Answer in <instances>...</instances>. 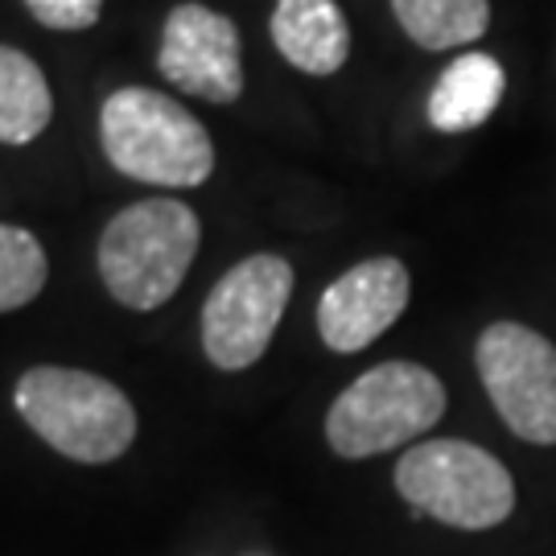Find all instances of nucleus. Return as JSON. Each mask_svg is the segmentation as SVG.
I'll use <instances>...</instances> for the list:
<instances>
[{
	"label": "nucleus",
	"instance_id": "1a4fd4ad",
	"mask_svg": "<svg viewBox=\"0 0 556 556\" xmlns=\"http://www.w3.org/2000/svg\"><path fill=\"white\" fill-rule=\"evenodd\" d=\"M413 277L396 256L358 260L321 293L318 334L338 355L367 351L379 334H388L408 309Z\"/></svg>",
	"mask_w": 556,
	"mask_h": 556
},
{
	"label": "nucleus",
	"instance_id": "9d476101",
	"mask_svg": "<svg viewBox=\"0 0 556 556\" xmlns=\"http://www.w3.org/2000/svg\"><path fill=\"white\" fill-rule=\"evenodd\" d=\"M268 29L280 59L318 79L338 75L351 54V25L334 0H277Z\"/></svg>",
	"mask_w": 556,
	"mask_h": 556
},
{
	"label": "nucleus",
	"instance_id": "ddd939ff",
	"mask_svg": "<svg viewBox=\"0 0 556 556\" xmlns=\"http://www.w3.org/2000/svg\"><path fill=\"white\" fill-rule=\"evenodd\" d=\"M392 13L420 50H457L486 34L491 0H392Z\"/></svg>",
	"mask_w": 556,
	"mask_h": 556
},
{
	"label": "nucleus",
	"instance_id": "f03ea898",
	"mask_svg": "<svg viewBox=\"0 0 556 556\" xmlns=\"http://www.w3.org/2000/svg\"><path fill=\"white\" fill-rule=\"evenodd\" d=\"M17 413L50 450L103 466L137 441V408L112 379L75 367H29L17 379Z\"/></svg>",
	"mask_w": 556,
	"mask_h": 556
},
{
	"label": "nucleus",
	"instance_id": "f257e3e1",
	"mask_svg": "<svg viewBox=\"0 0 556 556\" xmlns=\"http://www.w3.org/2000/svg\"><path fill=\"white\" fill-rule=\"evenodd\" d=\"M100 140L124 178L190 190L215 174V140L194 112L149 87H119L100 112Z\"/></svg>",
	"mask_w": 556,
	"mask_h": 556
},
{
	"label": "nucleus",
	"instance_id": "f8f14e48",
	"mask_svg": "<svg viewBox=\"0 0 556 556\" xmlns=\"http://www.w3.org/2000/svg\"><path fill=\"white\" fill-rule=\"evenodd\" d=\"M54 96L41 66L13 46H0V140L29 144L50 128Z\"/></svg>",
	"mask_w": 556,
	"mask_h": 556
},
{
	"label": "nucleus",
	"instance_id": "4468645a",
	"mask_svg": "<svg viewBox=\"0 0 556 556\" xmlns=\"http://www.w3.org/2000/svg\"><path fill=\"white\" fill-rule=\"evenodd\" d=\"M50 277V260L38 236L25 227L0 223V314H13L38 298Z\"/></svg>",
	"mask_w": 556,
	"mask_h": 556
},
{
	"label": "nucleus",
	"instance_id": "7ed1b4c3",
	"mask_svg": "<svg viewBox=\"0 0 556 556\" xmlns=\"http://www.w3.org/2000/svg\"><path fill=\"white\" fill-rule=\"evenodd\" d=\"M202 223L178 199H144L124 206L100 236V277L128 309H157L181 289L199 256Z\"/></svg>",
	"mask_w": 556,
	"mask_h": 556
},
{
	"label": "nucleus",
	"instance_id": "6e6552de",
	"mask_svg": "<svg viewBox=\"0 0 556 556\" xmlns=\"http://www.w3.org/2000/svg\"><path fill=\"white\" fill-rule=\"evenodd\" d=\"M157 71L186 96L236 103L243 96V46L231 17L206 4H174L161 29Z\"/></svg>",
	"mask_w": 556,
	"mask_h": 556
},
{
	"label": "nucleus",
	"instance_id": "39448f33",
	"mask_svg": "<svg viewBox=\"0 0 556 556\" xmlns=\"http://www.w3.org/2000/svg\"><path fill=\"white\" fill-rule=\"evenodd\" d=\"M445 417V383L420 363H379L326 413V441L338 457H376L429 433Z\"/></svg>",
	"mask_w": 556,
	"mask_h": 556
},
{
	"label": "nucleus",
	"instance_id": "20e7f679",
	"mask_svg": "<svg viewBox=\"0 0 556 556\" xmlns=\"http://www.w3.org/2000/svg\"><path fill=\"white\" fill-rule=\"evenodd\" d=\"M396 491L413 511L462 528V532L498 528L516 511L511 470L482 445L457 438H433L413 445L396 462Z\"/></svg>",
	"mask_w": 556,
	"mask_h": 556
},
{
	"label": "nucleus",
	"instance_id": "2eb2a0df",
	"mask_svg": "<svg viewBox=\"0 0 556 556\" xmlns=\"http://www.w3.org/2000/svg\"><path fill=\"white\" fill-rule=\"evenodd\" d=\"M29 17L46 25V29H62V34H79L91 29L103 13V0H25Z\"/></svg>",
	"mask_w": 556,
	"mask_h": 556
},
{
	"label": "nucleus",
	"instance_id": "423d86ee",
	"mask_svg": "<svg viewBox=\"0 0 556 556\" xmlns=\"http://www.w3.org/2000/svg\"><path fill=\"white\" fill-rule=\"evenodd\" d=\"M293 298V264L285 256H248L211 289L202 305V351L219 371L260 363Z\"/></svg>",
	"mask_w": 556,
	"mask_h": 556
},
{
	"label": "nucleus",
	"instance_id": "0eeeda50",
	"mask_svg": "<svg viewBox=\"0 0 556 556\" xmlns=\"http://www.w3.org/2000/svg\"><path fill=\"white\" fill-rule=\"evenodd\" d=\"M475 367L519 441L556 445V346L548 338L519 321H495L478 334Z\"/></svg>",
	"mask_w": 556,
	"mask_h": 556
},
{
	"label": "nucleus",
	"instance_id": "9b49d317",
	"mask_svg": "<svg viewBox=\"0 0 556 556\" xmlns=\"http://www.w3.org/2000/svg\"><path fill=\"white\" fill-rule=\"evenodd\" d=\"M507 75L491 54H457L429 91V124L438 132H470L495 116Z\"/></svg>",
	"mask_w": 556,
	"mask_h": 556
}]
</instances>
